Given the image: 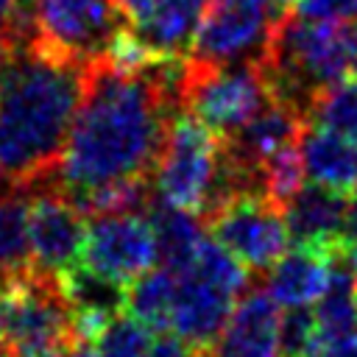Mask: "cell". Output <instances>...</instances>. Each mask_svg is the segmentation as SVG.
<instances>
[{
    "label": "cell",
    "instance_id": "cell-14",
    "mask_svg": "<svg viewBox=\"0 0 357 357\" xmlns=\"http://www.w3.org/2000/svg\"><path fill=\"white\" fill-rule=\"evenodd\" d=\"M218 354L282 357V312L268 290H251L234 304L218 337Z\"/></svg>",
    "mask_w": 357,
    "mask_h": 357
},
{
    "label": "cell",
    "instance_id": "cell-21",
    "mask_svg": "<svg viewBox=\"0 0 357 357\" xmlns=\"http://www.w3.org/2000/svg\"><path fill=\"white\" fill-rule=\"evenodd\" d=\"M307 126L357 139V75L340 78L337 84L326 86L315 98L307 114Z\"/></svg>",
    "mask_w": 357,
    "mask_h": 357
},
{
    "label": "cell",
    "instance_id": "cell-23",
    "mask_svg": "<svg viewBox=\"0 0 357 357\" xmlns=\"http://www.w3.org/2000/svg\"><path fill=\"white\" fill-rule=\"evenodd\" d=\"M304 159H301V148L298 142L282 148L279 153H273L265 165H262V173H259V184H262V192L268 198H273L282 209L284 204L304 187Z\"/></svg>",
    "mask_w": 357,
    "mask_h": 357
},
{
    "label": "cell",
    "instance_id": "cell-8",
    "mask_svg": "<svg viewBox=\"0 0 357 357\" xmlns=\"http://www.w3.org/2000/svg\"><path fill=\"white\" fill-rule=\"evenodd\" d=\"M268 103H273V95L259 61L209 67L190 59L184 109L209 126L220 139L254 120Z\"/></svg>",
    "mask_w": 357,
    "mask_h": 357
},
{
    "label": "cell",
    "instance_id": "cell-34",
    "mask_svg": "<svg viewBox=\"0 0 357 357\" xmlns=\"http://www.w3.org/2000/svg\"><path fill=\"white\" fill-rule=\"evenodd\" d=\"M192 357H220V354H215L209 346H204V349H195V351H192Z\"/></svg>",
    "mask_w": 357,
    "mask_h": 357
},
{
    "label": "cell",
    "instance_id": "cell-33",
    "mask_svg": "<svg viewBox=\"0 0 357 357\" xmlns=\"http://www.w3.org/2000/svg\"><path fill=\"white\" fill-rule=\"evenodd\" d=\"M64 357H98V351H95L89 343H81V340H78V343H75Z\"/></svg>",
    "mask_w": 357,
    "mask_h": 357
},
{
    "label": "cell",
    "instance_id": "cell-32",
    "mask_svg": "<svg viewBox=\"0 0 357 357\" xmlns=\"http://www.w3.org/2000/svg\"><path fill=\"white\" fill-rule=\"evenodd\" d=\"M298 3H301V0H268V6H271V11H273L276 22H279L282 17H287V14H293V11L298 8Z\"/></svg>",
    "mask_w": 357,
    "mask_h": 357
},
{
    "label": "cell",
    "instance_id": "cell-29",
    "mask_svg": "<svg viewBox=\"0 0 357 357\" xmlns=\"http://www.w3.org/2000/svg\"><path fill=\"white\" fill-rule=\"evenodd\" d=\"M346 36V56H349V75H357V17L343 25Z\"/></svg>",
    "mask_w": 357,
    "mask_h": 357
},
{
    "label": "cell",
    "instance_id": "cell-20",
    "mask_svg": "<svg viewBox=\"0 0 357 357\" xmlns=\"http://www.w3.org/2000/svg\"><path fill=\"white\" fill-rule=\"evenodd\" d=\"M25 195H28V187L0 181V276L31 262Z\"/></svg>",
    "mask_w": 357,
    "mask_h": 357
},
{
    "label": "cell",
    "instance_id": "cell-31",
    "mask_svg": "<svg viewBox=\"0 0 357 357\" xmlns=\"http://www.w3.org/2000/svg\"><path fill=\"white\" fill-rule=\"evenodd\" d=\"M337 254H340V259H343V262L351 268V273L357 276V237H354V240H346V243H340Z\"/></svg>",
    "mask_w": 357,
    "mask_h": 357
},
{
    "label": "cell",
    "instance_id": "cell-25",
    "mask_svg": "<svg viewBox=\"0 0 357 357\" xmlns=\"http://www.w3.org/2000/svg\"><path fill=\"white\" fill-rule=\"evenodd\" d=\"M296 14L321 22H349L357 17V0H301Z\"/></svg>",
    "mask_w": 357,
    "mask_h": 357
},
{
    "label": "cell",
    "instance_id": "cell-10",
    "mask_svg": "<svg viewBox=\"0 0 357 357\" xmlns=\"http://www.w3.org/2000/svg\"><path fill=\"white\" fill-rule=\"evenodd\" d=\"M273 25L268 0H209L190 59L209 67L262 61Z\"/></svg>",
    "mask_w": 357,
    "mask_h": 357
},
{
    "label": "cell",
    "instance_id": "cell-4",
    "mask_svg": "<svg viewBox=\"0 0 357 357\" xmlns=\"http://www.w3.org/2000/svg\"><path fill=\"white\" fill-rule=\"evenodd\" d=\"M0 340L14 357H64L78 343L59 276L31 262L0 276Z\"/></svg>",
    "mask_w": 357,
    "mask_h": 357
},
{
    "label": "cell",
    "instance_id": "cell-9",
    "mask_svg": "<svg viewBox=\"0 0 357 357\" xmlns=\"http://www.w3.org/2000/svg\"><path fill=\"white\" fill-rule=\"evenodd\" d=\"M206 218L212 240L234 254L248 271H265L287 251L290 231L284 209L259 190L234 192Z\"/></svg>",
    "mask_w": 357,
    "mask_h": 357
},
{
    "label": "cell",
    "instance_id": "cell-22",
    "mask_svg": "<svg viewBox=\"0 0 357 357\" xmlns=\"http://www.w3.org/2000/svg\"><path fill=\"white\" fill-rule=\"evenodd\" d=\"M89 346L98 351V357H145L151 346V329L123 310L103 324Z\"/></svg>",
    "mask_w": 357,
    "mask_h": 357
},
{
    "label": "cell",
    "instance_id": "cell-35",
    "mask_svg": "<svg viewBox=\"0 0 357 357\" xmlns=\"http://www.w3.org/2000/svg\"><path fill=\"white\" fill-rule=\"evenodd\" d=\"M0 357H14V354H11V349H8L3 340H0Z\"/></svg>",
    "mask_w": 357,
    "mask_h": 357
},
{
    "label": "cell",
    "instance_id": "cell-16",
    "mask_svg": "<svg viewBox=\"0 0 357 357\" xmlns=\"http://www.w3.org/2000/svg\"><path fill=\"white\" fill-rule=\"evenodd\" d=\"M335 251L318 245H296L293 251H284L271 265V273L265 279L268 296L287 310L315 304L329 287Z\"/></svg>",
    "mask_w": 357,
    "mask_h": 357
},
{
    "label": "cell",
    "instance_id": "cell-19",
    "mask_svg": "<svg viewBox=\"0 0 357 357\" xmlns=\"http://www.w3.org/2000/svg\"><path fill=\"white\" fill-rule=\"evenodd\" d=\"M176 273L167 268H151L131 284H126V312L148 329H170L176 304Z\"/></svg>",
    "mask_w": 357,
    "mask_h": 357
},
{
    "label": "cell",
    "instance_id": "cell-28",
    "mask_svg": "<svg viewBox=\"0 0 357 357\" xmlns=\"http://www.w3.org/2000/svg\"><path fill=\"white\" fill-rule=\"evenodd\" d=\"M17 3L20 0H0V47L11 45V28H14Z\"/></svg>",
    "mask_w": 357,
    "mask_h": 357
},
{
    "label": "cell",
    "instance_id": "cell-30",
    "mask_svg": "<svg viewBox=\"0 0 357 357\" xmlns=\"http://www.w3.org/2000/svg\"><path fill=\"white\" fill-rule=\"evenodd\" d=\"M357 237V190L349 192V201H346V220H343V240H354Z\"/></svg>",
    "mask_w": 357,
    "mask_h": 357
},
{
    "label": "cell",
    "instance_id": "cell-12",
    "mask_svg": "<svg viewBox=\"0 0 357 357\" xmlns=\"http://www.w3.org/2000/svg\"><path fill=\"white\" fill-rule=\"evenodd\" d=\"M153 262H159V248L148 212H103L86 226L81 265L98 276L131 284Z\"/></svg>",
    "mask_w": 357,
    "mask_h": 357
},
{
    "label": "cell",
    "instance_id": "cell-17",
    "mask_svg": "<svg viewBox=\"0 0 357 357\" xmlns=\"http://www.w3.org/2000/svg\"><path fill=\"white\" fill-rule=\"evenodd\" d=\"M298 148L310 181L346 195L357 190V139L326 128L304 126Z\"/></svg>",
    "mask_w": 357,
    "mask_h": 357
},
{
    "label": "cell",
    "instance_id": "cell-26",
    "mask_svg": "<svg viewBox=\"0 0 357 357\" xmlns=\"http://www.w3.org/2000/svg\"><path fill=\"white\" fill-rule=\"evenodd\" d=\"M190 349H192V346H190L187 340H181L178 335H162V337L151 340L145 357H192Z\"/></svg>",
    "mask_w": 357,
    "mask_h": 357
},
{
    "label": "cell",
    "instance_id": "cell-5",
    "mask_svg": "<svg viewBox=\"0 0 357 357\" xmlns=\"http://www.w3.org/2000/svg\"><path fill=\"white\" fill-rule=\"evenodd\" d=\"M176 279L170 332L192 349L212 346L220 337L237 296L248 287V268L218 240L204 237L192 262L176 273Z\"/></svg>",
    "mask_w": 357,
    "mask_h": 357
},
{
    "label": "cell",
    "instance_id": "cell-2",
    "mask_svg": "<svg viewBox=\"0 0 357 357\" xmlns=\"http://www.w3.org/2000/svg\"><path fill=\"white\" fill-rule=\"evenodd\" d=\"M86 70L36 45L8 50L0 64V181L33 187L53 178L84 98Z\"/></svg>",
    "mask_w": 357,
    "mask_h": 357
},
{
    "label": "cell",
    "instance_id": "cell-27",
    "mask_svg": "<svg viewBox=\"0 0 357 357\" xmlns=\"http://www.w3.org/2000/svg\"><path fill=\"white\" fill-rule=\"evenodd\" d=\"M312 357H357V335H343L335 340H321Z\"/></svg>",
    "mask_w": 357,
    "mask_h": 357
},
{
    "label": "cell",
    "instance_id": "cell-18",
    "mask_svg": "<svg viewBox=\"0 0 357 357\" xmlns=\"http://www.w3.org/2000/svg\"><path fill=\"white\" fill-rule=\"evenodd\" d=\"M148 218H151V226L156 234L162 268L181 273L192 262L198 245L204 243V226H201L198 215L187 212V209L167 206L162 201H151Z\"/></svg>",
    "mask_w": 357,
    "mask_h": 357
},
{
    "label": "cell",
    "instance_id": "cell-24",
    "mask_svg": "<svg viewBox=\"0 0 357 357\" xmlns=\"http://www.w3.org/2000/svg\"><path fill=\"white\" fill-rule=\"evenodd\" d=\"M321 346L315 312L310 307H290L282 315V357H312Z\"/></svg>",
    "mask_w": 357,
    "mask_h": 357
},
{
    "label": "cell",
    "instance_id": "cell-6",
    "mask_svg": "<svg viewBox=\"0 0 357 357\" xmlns=\"http://www.w3.org/2000/svg\"><path fill=\"white\" fill-rule=\"evenodd\" d=\"M220 137L192 112H178L167 126V137L153 167V198L206 218L220 201Z\"/></svg>",
    "mask_w": 357,
    "mask_h": 357
},
{
    "label": "cell",
    "instance_id": "cell-11",
    "mask_svg": "<svg viewBox=\"0 0 357 357\" xmlns=\"http://www.w3.org/2000/svg\"><path fill=\"white\" fill-rule=\"evenodd\" d=\"M84 209L53 181L28 187V257L31 265L61 276L81 262L86 243Z\"/></svg>",
    "mask_w": 357,
    "mask_h": 357
},
{
    "label": "cell",
    "instance_id": "cell-3",
    "mask_svg": "<svg viewBox=\"0 0 357 357\" xmlns=\"http://www.w3.org/2000/svg\"><path fill=\"white\" fill-rule=\"evenodd\" d=\"M259 64L273 100L293 109L307 123L315 98L349 75L343 25L307 20L293 11L273 25Z\"/></svg>",
    "mask_w": 357,
    "mask_h": 357
},
{
    "label": "cell",
    "instance_id": "cell-13",
    "mask_svg": "<svg viewBox=\"0 0 357 357\" xmlns=\"http://www.w3.org/2000/svg\"><path fill=\"white\" fill-rule=\"evenodd\" d=\"M206 3L209 0H120L128 28L162 59L190 56Z\"/></svg>",
    "mask_w": 357,
    "mask_h": 357
},
{
    "label": "cell",
    "instance_id": "cell-1",
    "mask_svg": "<svg viewBox=\"0 0 357 357\" xmlns=\"http://www.w3.org/2000/svg\"><path fill=\"white\" fill-rule=\"evenodd\" d=\"M190 56L156 59L142 70L98 61L53 181L89 215L148 212L153 167L167 126L184 106Z\"/></svg>",
    "mask_w": 357,
    "mask_h": 357
},
{
    "label": "cell",
    "instance_id": "cell-15",
    "mask_svg": "<svg viewBox=\"0 0 357 357\" xmlns=\"http://www.w3.org/2000/svg\"><path fill=\"white\" fill-rule=\"evenodd\" d=\"M346 192L329 190L324 184H304L284 204V223L290 240L296 245H318V248H340L343 220H346Z\"/></svg>",
    "mask_w": 357,
    "mask_h": 357
},
{
    "label": "cell",
    "instance_id": "cell-7",
    "mask_svg": "<svg viewBox=\"0 0 357 357\" xmlns=\"http://www.w3.org/2000/svg\"><path fill=\"white\" fill-rule=\"evenodd\" d=\"M33 45L64 61L92 67L128 28L120 0H28Z\"/></svg>",
    "mask_w": 357,
    "mask_h": 357
}]
</instances>
